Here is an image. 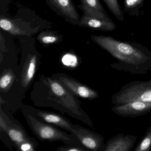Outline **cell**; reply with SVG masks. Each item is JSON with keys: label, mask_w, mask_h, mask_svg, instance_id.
<instances>
[{"label": "cell", "mask_w": 151, "mask_h": 151, "mask_svg": "<svg viewBox=\"0 0 151 151\" xmlns=\"http://www.w3.org/2000/svg\"><path fill=\"white\" fill-rule=\"evenodd\" d=\"M6 132L17 146L29 140L24 132L15 124L9 126Z\"/></svg>", "instance_id": "cell-15"}, {"label": "cell", "mask_w": 151, "mask_h": 151, "mask_svg": "<svg viewBox=\"0 0 151 151\" xmlns=\"http://www.w3.org/2000/svg\"><path fill=\"white\" fill-rule=\"evenodd\" d=\"M17 147L20 150L23 151H33L34 149V145L31 140H28L17 146Z\"/></svg>", "instance_id": "cell-21"}, {"label": "cell", "mask_w": 151, "mask_h": 151, "mask_svg": "<svg viewBox=\"0 0 151 151\" xmlns=\"http://www.w3.org/2000/svg\"><path fill=\"white\" fill-rule=\"evenodd\" d=\"M151 150V124L148 127L142 139L133 151H150Z\"/></svg>", "instance_id": "cell-17"}, {"label": "cell", "mask_w": 151, "mask_h": 151, "mask_svg": "<svg viewBox=\"0 0 151 151\" xmlns=\"http://www.w3.org/2000/svg\"><path fill=\"white\" fill-rule=\"evenodd\" d=\"M81 4L78 6L82 9L83 15L104 20H112L109 17L99 0H80Z\"/></svg>", "instance_id": "cell-11"}, {"label": "cell", "mask_w": 151, "mask_h": 151, "mask_svg": "<svg viewBox=\"0 0 151 151\" xmlns=\"http://www.w3.org/2000/svg\"><path fill=\"white\" fill-rule=\"evenodd\" d=\"M62 35L55 32L43 31L38 35L37 39L44 45L48 46L60 43L62 41Z\"/></svg>", "instance_id": "cell-14"}, {"label": "cell", "mask_w": 151, "mask_h": 151, "mask_svg": "<svg viewBox=\"0 0 151 151\" xmlns=\"http://www.w3.org/2000/svg\"><path fill=\"white\" fill-rule=\"evenodd\" d=\"M137 140L134 135L118 133L107 141L104 151H131Z\"/></svg>", "instance_id": "cell-9"}, {"label": "cell", "mask_w": 151, "mask_h": 151, "mask_svg": "<svg viewBox=\"0 0 151 151\" xmlns=\"http://www.w3.org/2000/svg\"><path fill=\"white\" fill-rule=\"evenodd\" d=\"M135 101L151 103V79L132 81L123 86L111 97V102L114 105Z\"/></svg>", "instance_id": "cell-2"}, {"label": "cell", "mask_w": 151, "mask_h": 151, "mask_svg": "<svg viewBox=\"0 0 151 151\" xmlns=\"http://www.w3.org/2000/svg\"><path fill=\"white\" fill-rule=\"evenodd\" d=\"M78 26L102 31L111 32L116 28L112 20H104L83 15Z\"/></svg>", "instance_id": "cell-12"}, {"label": "cell", "mask_w": 151, "mask_h": 151, "mask_svg": "<svg viewBox=\"0 0 151 151\" xmlns=\"http://www.w3.org/2000/svg\"><path fill=\"white\" fill-rule=\"evenodd\" d=\"M32 112L33 115H35L37 117L46 122L59 126L70 132H72V130L76 129L78 126H75L68 120L56 114L34 109V108L32 109Z\"/></svg>", "instance_id": "cell-10"}, {"label": "cell", "mask_w": 151, "mask_h": 151, "mask_svg": "<svg viewBox=\"0 0 151 151\" xmlns=\"http://www.w3.org/2000/svg\"><path fill=\"white\" fill-rule=\"evenodd\" d=\"M72 133L86 148L94 151H105L104 136L78 126L72 130Z\"/></svg>", "instance_id": "cell-6"}, {"label": "cell", "mask_w": 151, "mask_h": 151, "mask_svg": "<svg viewBox=\"0 0 151 151\" xmlns=\"http://www.w3.org/2000/svg\"><path fill=\"white\" fill-rule=\"evenodd\" d=\"M54 78L78 97L91 100L98 99L99 97V93L96 91L66 75H57Z\"/></svg>", "instance_id": "cell-8"}, {"label": "cell", "mask_w": 151, "mask_h": 151, "mask_svg": "<svg viewBox=\"0 0 151 151\" xmlns=\"http://www.w3.org/2000/svg\"><path fill=\"white\" fill-rule=\"evenodd\" d=\"M62 62L64 66L71 68H75L78 64L76 56L71 54L65 55L62 58Z\"/></svg>", "instance_id": "cell-19"}, {"label": "cell", "mask_w": 151, "mask_h": 151, "mask_svg": "<svg viewBox=\"0 0 151 151\" xmlns=\"http://www.w3.org/2000/svg\"><path fill=\"white\" fill-rule=\"evenodd\" d=\"M111 111L123 117H135L145 115L151 111V103L135 101L114 105Z\"/></svg>", "instance_id": "cell-4"}, {"label": "cell", "mask_w": 151, "mask_h": 151, "mask_svg": "<svg viewBox=\"0 0 151 151\" xmlns=\"http://www.w3.org/2000/svg\"><path fill=\"white\" fill-rule=\"evenodd\" d=\"M45 1H46L47 0H45Z\"/></svg>", "instance_id": "cell-24"}, {"label": "cell", "mask_w": 151, "mask_h": 151, "mask_svg": "<svg viewBox=\"0 0 151 151\" xmlns=\"http://www.w3.org/2000/svg\"><path fill=\"white\" fill-rule=\"evenodd\" d=\"M0 126H1V129L5 132H6L8 128L9 127L8 126L6 122L4 120V118H3L1 114V118H0Z\"/></svg>", "instance_id": "cell-23"}, {"label": "cell", "mask_w": 151, "mask_h": 151, "mask_svg": "<svg viewBox=\"0 0 151 151\" xmlns=\"http://www.w3.org/2000/svg\"><path fill=\"white\" fill-rule=\"evenodd\" d=\"M0 27L2 29L14 36H31L37 32L39 27L32 28L29 22L22 19L1 17Z\"/></svg>", "instance_id": "cell-7"}, {"label": "cell", "mask_w": 151, "mask_h": 151, "mask_svg": "<svg viewBox=\"0 0 151 151\" xmlns=\"http://www.w3.org/2000/svg\"><path fill=\"white\" fill-rule=\"evenodd\" d=\"M111 13L116 19L122 22L124 20V15L117 0H103Z\"/></svg>", "instance_id": "cell-18"}, {"label": "cell", "mask_w": 151, "mask_h": 151, "mask_svg": "<svg viewBox=\"0 0 151 151\" xmlns=\"http://www.w3.org/2000/svg\"><path fill=\"white\" fill-rule=\"evenodd\" d=\"M47 4L66 22L78 25L80 18L72 0H47Z\"/></svg>", "instance_id": "cell-5"}, {"label": "cell", "mask_w": 151, "mask_h": 151, "mask_svg": "<svg viewBox=\"0 0 151 151\" xmlns=\"http://www.w3.org/2000/svg\"><path fill=\"white\" fill-rule=\"evenodd\" d=\"M91 39L118 61L110 65L114 69L133 75H145L151 70V52L141 44L110 36L92 35Z\"/></svg>", "instance_id": "cell-1"}, {"label": "cell", "mask_w": 151, "mask_h": 151, "mask_svg": "<svg viewBox=\"0 0 151 151\" xmlns=\"http://www.w3.org/2000/svg\"><path fill=\"white\" fill-rule=\"evenodd\" d=\"M37 56L35 55L28 57L25 70H24L22 76V84L24 87L28 86L34 77L37 68Z\"/></svg>", "instance_id": "cell-13"}, {"label": "cell", "mask_w": 151, "mask_h": 151, "mask_svg": "<svg viewBox=\"0 0 151 151\" xmlns=\"http://www.w3.org/2000/svg\"><path fill=\"white\" fill-rule=\"evenodd\" d=\"M25 115L32 130L40 139L49 141L61 140L63 142L71 140L70 137L62 131L37 120L29 114H26Z\"/></svg>", "instance_id": "cell-3"}, {"label": "cell", "mask_w": 151, "mask_h": 151, "mask_svg": "<svg viewBox=\"0 0 151 151\" xmlns=\"http://www.w3.org/2000/svg\"><path fill=\"white\" fill-rule=\"evenodd\" d=\"M145 0H124V11L129 15L138 16L139 9L144 6Z\"/></svg>", "instance_id": "cell-16"}, {"label": "cell", "mask_w": 151, "mask_h": 151, "mask_svg": "<svg viewBox=\"0 0 151 151\" xmlns=\"http://www.w3.org/2000/svg\"><path fill=\"white\" fill-rule=\"evenodd\" d=\"M59 151H85L84 149L77 147L72 146H68L63 147H60L58 149Z\"/></svg>", "instance_id": "cell-22"}, {"label": "cell", "mask_w": 151, "mask_h": 151, "mask_svg": "<svg viewBox=\"0 0 151 151\" xmlns=\"http://www.w3.org/2000/svg\"><path fill=\"white\" fill-rule=\"evenodd\" d=\"M13 76L11 73L4 74L0 79V87L1 89H6L10 85L13 80Z\"/></svg>", "instance_id": "cell-20"}]
</instances>
